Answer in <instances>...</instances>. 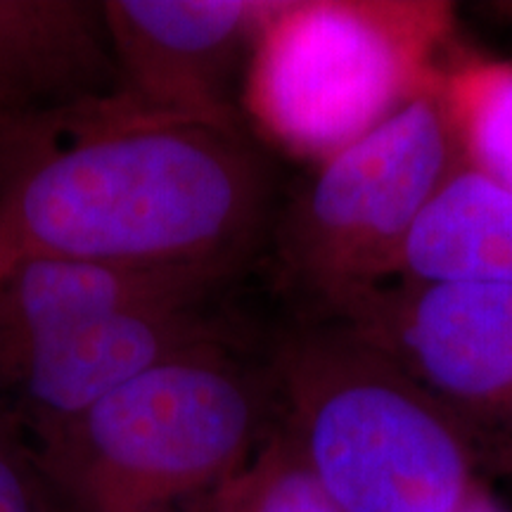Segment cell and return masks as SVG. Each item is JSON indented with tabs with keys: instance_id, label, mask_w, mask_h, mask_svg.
Instances as JSON below:
<instances>
[{
	"instance_id": "6da1fadb",
	"label": "cell",
	"mask_w": 512,
	"mask_h": 512,
	"mask_svg": "<svg viewBox=\"0 0 512 512\" xmlns=\"http://www.w3.org/2000/svg\"><path fill=\"white\" fill-rule=\"evenodd\" d=\"M273 181L240 121L121 93L0 126V275L34 256L223 285L264 240Z\"/></svg>"
},
{
	"instance_id": "7a4b0ae2",
	"label": "cell",
	"mask_w": 512,
	"mask_h": 512,
	"mask_svg": "<svg viewBox=\"0 0 512 512\" xmlns=\"http://www.w3.org/2000/svg\"><path fill=\"white\" fill-rule=\"evenodd\" d=\"M271 387L230 342L204 344L36 434V465L60 512H178L242 475Z\"/></svg>"
},
{
	"instance_id": "3957f363",
	"label": "cell",
	"mask_w": 512,
	"mask_h": 512,
	"mask_svg": "<svg viewBox=\"0 0 512 512\" xmlns=\"http://www.w3.org/2000/svg\"><path fill=\"white\" fill-rule=\"evenodd\" d=\"M285 430L344 512H458L477 458L456 420L392 356L335 318L280 337Z\"/></svg>"
},
{
	"instance_id": "277c9868",
	"label": "cell",
	"mask_w": 512,
	"mask_h": 512,
	"mask_svg": "<svg viewBox=\"0 0 512 512\" xmlns=\"http://www.w3.org/2000/svg\"><path fill=\"white\" fill-rule=\"evenodd\" d=\"M451 19L434 0L273 3L247 57V117L290 155L325 162L439 74Z\"/></svg>"
},
{
	"instance_id": "5b68a950",
	"label": "cell",
	"mask_w": 512,
	"mask_h": 512,
	"mask_svg": "<svg viewBox=\"0 0 512 512\" xmlns=\"http://www.w3.org/2000/svg\"><path fill=\"white\" fill-rule=\"evenodd\" d=\"M465 166L441 69L392 117L318 164L275 226L280 271L320 313L392 280L434 192Z\"/></svg>"
},
{
	"instance_id": "8992f818",
	"label": "cell",
	"mask_w": 512,
	"mask_h": 512,
	"mask_svg": "<svg viewBox=\"0 0 512 512\" xmlns=\"http://www.w3.org/2000/svg\"><path fill=\"white\" fill-rule=\"evenodd\" d=\"M313 318L342 320L430 392L479 470L512 475V287H363Z\"/></svg>"
},
{
	"instance_id": "52a82bcc",
	"label": "cell",
	"mask_w": 512,
	"mask_h": 512,
	"mask_svg": "<svg viewBox=\"0 0 512 512\" xmlns=\"http://www.w3.org/2000/svg\"><path fill=\"white\" fill-rule=\"evenodd\" d=\"M271 8L261 0H105L119 93L152 112L240 121L230 81Z\"/></svg>"
},
{
	"instance_id": "ba28073f",
	"label": "cell",
	"mask_w": 512,
	"mask_h": 512,
	"mask_svg": "<svg viewBox=\"0 0 512 512\" xmlns=\"http://www.w3.org/2000/svg\"><path fill=\"white\" fill-rule=\"evenodd\" d=\"M207 302H150L102 313L67 330L31 358L15 392L36 434L204 344L230 342Z\"/></svg>"
},
{
	"instance_id": "9c48e42d",
	"label": "cell",
	"mask_w": 512,
	"mask_h": 512,
	"mask_svg": "<svg viewBox=\"0 0 512 512\" xmlns=\"http://www.w3.org/2000/svg\"><path fill=\"white\" fill-rule=\"evenodd\" d=\"M219 283L183 271L121 268L34 256L0 275V392L67 330L102 313L150 302H207Z\"/></svg>"
},
{
	"instance_id": "30bf717a",
	"label": "cell",
	"mask_w": 512,
	"mask_h": 512,
	"mask_svg": "<svg viewBox=\"0 0 512 512\" xmlns=\"http://www.w3.org/2000/svg\"><path fill=\"white\" fill-rule=\"evenodd\" d=\"M119 93L102 3L0 0V126Z\"/></svg>"
},
{
	"instance_id": "8fae6325",
	"label": "cell",
	"mask_w": 512,
	"mask_h": 512,
	"mask_svg": "<svg viewBox=\"0 0 512 512\" xmlns=\"http://www.w3.org/2000/svg\"><path fill=\"white\" fill-rule=\"evenodd\" d=\"M392 280L512 287V190L460 166L413 223Z\"/></svg>"
},
{
	"instance_id": "7c38bea8",
	"label": "cell",
	"mask_w": 512,
	"mask_h": 512,
	"mask_svg": "<svg viewBox=\"0 0 512 512\" xmlns=\"http://www.w3.org/2000/svg\"><path fill=\"white\" fill-rule=\"evenodd\" d=\"M441 91L465 164L512 190V64L458 62L441 69Z\"/></svg>"
},
{
	"instance_id": "4fadbf2b",
	"label": "cell",
	"mask_w": 512,
	"mask_h": 512,
	"mask_svg": "<svg viewBox=\"0 0 512 512\" xmlns=\"http://www.w3.org/2000/svg\"><path fill=\"white\" fill-rule=\"evenodd\" d=\"M226 496L233 512H344L306 465L285 425L268 434L242 475L226 486Z\"/></svg>"
},
{
	"instance_id": "5bb4252c",
	"label": "cell",
	"mask_w": 512,
	"mask_h": 512,
	"mask_svg": "<svg viewBox=\"0 0 512 512\" xmlns=\"http://www.w3.org/2000/svg\"><path fill=\"white\" fill-rule=\"evenodd\" d=\"M0 512H60L38 465L0 439Z\"/></svg>"
},
{
	"instance_id": "9a60e30c",
	"label": "cell",
	"mask_w": 512,
	"mask_h": 512,
	"mask_svg": "<svg viewBox=\"0 0 512 512\" xmlns=\"http://www.w3.org/2000/svg\"><path fill=\"white\" fill-rule=\"evenodd\" d=\"M458 512H503V510L498 508L494 498L486 494L482 486H477V489L472 491V496L467 498V503Z\"/></svg>"
},
{
	"instance_id": "2e32d148",
	"label": "cell",
	"mask_w": 512,
	"mask_h": 512,
	"mask_svg": "<svg viewBox=\"0 0 512 512\" xmlns=\"http://www.w3.org/2000/svg\"><path fill=\"white\" fill-rule=\"evenodd\" d=\"M209 512H233V508H230L228 496H226V486H223L219 494H216L209 501Z\"/></svg>"
}]
</instances>
